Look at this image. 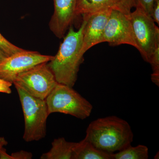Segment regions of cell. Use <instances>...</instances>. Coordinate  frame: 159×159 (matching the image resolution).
Returning a JSON list of instances; mask_svg holds the SVG:
<instances>
[{"instance_id":"6da1fadb","label":"cell","mask_w":159,"mask_h":159,"mask_svg":"<svg viewBox=\"0 0 159 159\" xmlns=\"http://www.w3.org/2000/svg\"><path fill=\"white\" fill-rule=\"evenodd\" d=\"M83 18L81 25L77 31H75L72 25L69 28L57 54L47 63L57 82L71 87L74 86L77 81L80 66L83 58L81 51L87 18Z\"/></svg>"},{"instance_id":"7a4b0ae2","label":"cell","mask_w":159,"mask_h":159,"mask_svg":"<svg viewBox=\"0 0 159 159\" xmlns=\"http://www.w3.org/2000/svg\"><path fill=\"white\" fill-rule=\"evenodd\" d=\"M84 138L99 150L112 154L130 145L134 134L127 121L112 116L91 122Z\"/></svg>"},{"instance_id":"3957f363","label":"cell","mask_w":159,"mask_h":159,"mask_svg":"<svg viewBox=\"0 0 159 159\" xmlns=\"http://www.w3.org/2000/svg\"><path fill=\"white\" fill-rule=\"evenodd\" d=\"M18 93L25 118L23 139L26 142L45 138L49 116L45 100L31 96L21 88L15 86Z\"/></svg>"},{"instance_id":"277c9868","label":"cell","mask_w":159,"mask_h":159,"mask_svg":"<svg viewBox=\"0 0 159 159\" xmlns=\"http://www.w3.org/2000/svg\"><path fill=\"white\" fill-rule=\"evenodd\" d=\"M49 115L61 113L77 119H87L93 111L92 104L69 86L57 83L45 99Z\"/></svg>"},{"instance_id":"5b68a950","label":"cell","mask_w":159,"mask_h":159,"mask_svg":"<svg viewBox=\"0 0 159 159\" xmlns=\"http://www.w3.org/2000/svg\"><path fill=\"white\" fill-rule=\"evenodd\" d=\"M129 16L138 50L143 59L149 62L151 57L159 46V29L152 18L140 6H136Z\"/></svg>"},{"instance_id":"8992f818","label":"cell","mask_w":159,"mask_h":159,"mask_svg":"<svg viewBox=\"0 0 159 159\" xmlns=\"http://www.w3.org/2000/svg\"><path fill=\"white\" fill-rule=\"evenodd\" d=\"M47 63H43L19 74L13 84L33 97L45 100L58 83Z\"/></svg>"},{"instance_id":"52a82bcc","label":"cell","mask_w":159,"mask_h":159,"mask_svg":"<svg viewBox=\"0 0 159 159\" xmlns=\"http://www.w3.org/2000/svg\"><path fill=\"white\" fill-rule=\"evenodd\" d=\"M53 57L37 51H20L6 57L0 62V78L13 84L19 74L40 64L49 62Z\"/></svg>"},{"instance_id":"ba28073f","label":"cell","mask_w":159,"mask_h":159,"mask_svg":"<svg viewBox=\"0 0 159 159\" xmlns=\"http://www.w3.org/2000/svg\"><path fill=\"white\" fill-rule=\"evenodd\" d=\"M129 13L112 9L104 30L103 43L112 46L129 45L138 49Z\"/></svg>"},{"instance_id":"9c48e42d","label":"cell","mask_w":159,"mask_h":159,"mask_svg":"<svg viewBox=\"0 0 159 159\" xmlns=\"http://www.w3.org/2000/svg\"><path fill=\"white\" fill-rule=\"evenodd\" d=\"M78 1L53 0L54 13L49 23V28L58 38L64 37L77 17L76 11Z\"/></svg>"},{"instance_id":"30bf717a","label":"cell","mask_w":159,"mask_h":159,"mask_svg":"<svg viewBox=\"0 0 159 159\" xmlns=\"http://www.w3.org/2000/svg\"><path fill=\"white\" fill-rule=\"evenodd\" d=\"M112 9H106L83 16L87 18V21L83 34L81 51L83 56L92 47L103 43L104 30Z\"/></svg>"},{"instance_id":"8fae6325","label":"cell","mask_w":159,"mask_h":159,"mask_svg":"<svg viewBox=\"0 0 159 159\" xmlns=\"http://www.w3.org/2000/svg\"><path fill=\"white\" fill-rule=\"evenodd\" d=\"M118 9L129 13L125 9L122 0H79L77 4V16H87L106 9Z\"/></svg>"},{"instance_id":"7c38bea8","label":"cell","mask_w":159,"mask_h":159,"mask_svg":"<svg viewBox=\"0 0 159 159\" xmlns=\"http://www.w3.org/2000/svg\"><path fill=\"white\" fill-rule=\"evenodd\" d=\"M76 142H69L64 138L54 139L52 147L48 152L43 153L41 159H74Z\"/></svg>"},{"instance_id":"4fadbf2b","label":"cell","mask_w":159,"mask_h":159,"mask_svg":"<svg viewBox=\"0 0 159 159\" xmlns=\"http://www.w3.org/2000/svg\"><path fill=\"white\" fill-rule=\"evenodd\" d=\"M112 154L99 150L84 138L76 143L74 159H113Z\"/></svg>"},{"instance_id":"5bb4252c","label":"cell","mask_w":159,"mask_h":159,"mask_svg":"<svg viewBox=\"0 0 159 159\" xmlns=\"http://www.w3.org/2000/svg\"><path fill=\"white\" fill-rule=\"evenodd\" d=\"M112 156L113 159H148V149L144 145L133 147L130 145Z\"/></svg>"},{"instance_id":"9a60e30c","label":"cell","mask_w":159,"mask_h":159,"mask_svg":"<svg viewBox=\"0 0 159 159\" xmlns=\"http://www.w3.org/2000/svg\"><path fill=\"white\" fill-rule=\"evenodd\" d=\"M0 50L8 57L20 51H22L24 49L11 43L0 33Z\"/></svg>"},{"instance_id":"2e32d148","label":"cell","mask_w":159,"mask_h":159,"mask_svg":"<svg viewBox=\"0 0 159 159\" xmlns=\"http://www.w3.org/2000/svg\"><path fill=\"white\" fill-rule=\"evenodd\" d=\"M154 1L155 0H136V6H140L147 14L151 16Z\"/></svg>"},{"instance_id":"e0dca14e","label":"cell","mask_w":159,"mask_h":159,"mask_svg":"<svg viewBox=\"0 0 159 159\" xmlns=\"http://www.w3.org/2000/svg\"><path fill=\"white\" fill-rule=\"evenodd\" d=\"M13 159H31L32 158L33 155L31 152L26 151L20 150L14 152L11 154Z\"/></svg>"},{"instance_id":"ac0fdd59","label":"cell","mask_w":159,"mask_h":159,"mask_svg":"<svg viewBox=\"0 0 159 159\" xmlns=\"http://www.w3.org/2000/svg\"><path fill=\"white\" fill-rule=\"evenodd\" d=\"M12 84L0 78V93L10 94L11 93V87Z\"/></svg>"},{"instance_id":"d6986e66","label":"cell","mask_w":159,"mask_h":159,"mask_svg":"<svg viewBox=\"0 0 159 159\" xmlns=\"http://www.w3.org/2000/svg\"><path fill=\"white\" fill-rule=\"evenodd\" d=\"M152 18L155 23L159 25V0H155L152 7Z\"/></svg>"},{"instance_id":"ffe728a7","label":"cell","mask_w":159,"mask_h":159,"mask_svg":"<svg viewBox=\"0 0 159 159\" xmlns=\"http://www.w3.org/2000/svg\"><path fill=\"white\" fill-rule=\"evenodd\" d=\"M123 6L128 11L130 12L131 9L135 7L136 5V0H122Z\"/></svg>"},{"instance_id":"44dd1931","label":"cell","mask_w":159,"mask_h":159,"mask_svg":"<svg viewBox=\"0 0 159 159\" xmlns=\"http://www.w3.org/2000/svg\"><path fill=\"white\" fill-rule=\"evenodd\" d=\"M0 159H13L11 155L7 153L6 148L3 147L0 150Z\"/></svg>"},{"instance_id":"7402d4cb","label":"cell","mask_w":159,"mask_h":159,"mask_svg":"<svg viewBox=\"0 0 159 159\" xmlns=\"http://www.w3.org/2000/svg\"><path fill=\"white\" fill-rule=\"evenodd\" d=\"M8 144V142L4 137H0V150L4 147V146L7 145Z\"/></svg>"},{"instance_id":"603a6c76","label":"cell","mask_w":159,"mask_h":159,"mask_svg":"<svg viewBox=\"0 0 159 159\" xmlns=\"http://www.w3.org/2000/svg\"><path fill=\"white\" fill-rule=\"evenodd\" d=\"M7 56H6V54H4V53L0 50V62H2V61L6 58V57H7Z\"/></svg>"}]
</instances>
